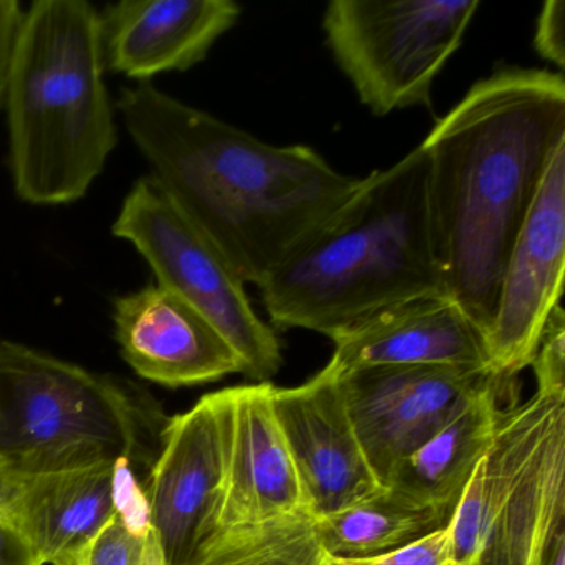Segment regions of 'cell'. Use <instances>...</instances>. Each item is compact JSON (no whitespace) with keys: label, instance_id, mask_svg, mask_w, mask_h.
<instances>
[{"label":"cell","instance_id":"6da1fadb","mask_svg":"<svg viewBox=\"0 0 565 565\" xmlns=\"http://www.w3.org/2000/svg\"><path fill=\"white\" fill-rule=\"evenodd\" d=\"M117 107L150 177L244 284L263 286L362 183L307 145L264 143L148 82Z\"/></svg>","mask_w":565,"mask_h":565},{"label":"cell","instance_id":"7a4b0ae2","mask_svg":"<svg viewBox=\"0 0 565 565\" xmlns=\"http://www.w3.org/2000/svg\"><path fill=\"white\" fill-rule=\"evenodd\" d=\"M562 145L564 75L519 67L476 82L422 143L445 294L484 340L509 254Z\"/></svg>","mask_w":565,"mask_h":565},{"label":"cell","instance_id":"3957f363","mask_svg":"<svg viewBox=\"0 0 565 565\" xmlns=\"http://www.w3.org/2000/svg\"><path fill=\"white\" fill-rule=\"evenodd\" d=\"M259 289L274 326L329 339L393 303L446 296L422 145L363 178L345 206Z\"/></svg>","mask_w":565,"mask_h":565},{"label":"cell","instance_id":"277c9868","mask_svg":"<svg viewBox=\"0 0 565 565\" xmlns=\"http://www.w3.org/2000/svg\"><path fill=\"white\" fill-rule=\"evenodd\" d=\"M98 14L87 0H38L22 18L4 108L12 183L34 206L82 200L117 147Z\"/></svg>","mask_w":565,"mask_h":565},{"label":"cell","instance_id":"5b68a950","mask_svg":"<svg viewBox=\"0 0 565 565\" xmlns=\"http://www.w3.org/2000/svg\"><path fill=\"white\" fill-rule=\"evenodd\" d=\"M448 534L449 565H542L565 534V396L501 408Z\"/></svg>","mask_w":565,"mask_h":565},{"label":"cell","instance_id":"8992f818","mask_svg":"<svg viewBox=\"0 0 565 565\" xmlns=\"http://www.w3.org/2000/svg\"><path fill=\"white\" fill-rule=\"evenodd\" d=\"M138 412L115 380L0 340V465L15 478L134 461Z\"/></svg>","mask_w":565,"mask_h":565},{"label":"cell","instance_id":"52a82bcc","mask_svg":"<svg viewBox=\"0 0 565 565\" xmlns=\"http://www.w3.org/2000/svg\"><path fill=\"white\" fill-rule=\"evenodd\" d=\"M478 0H333L322 28L337 65L376 117L428 107Z\"/></svg>","mask_w":565,"mask_h":565},{"label":"cell","instance_id":"ba28073f","mask_svg":"<svg viewBox=\"0 0 565 565\" xmlns=\"http://www.w3.org/2000/svg\"><path fill=\"white\" fill-rule=\"evenodd\" d=\"M111 231L145 257L158 286L190 303L226 339L243 375L264 383L279 372V339L254 312L246 284L150 174L134 184Z\"/></svg>","mask_w":565,"mask_h":565},{"label":"cell","instance_id":"9c48e42d","mask_svg":"<svg viewBox=\"0 0 565 565\" xmlns=\"http://www.w3.org/2000/svg\"><path fill=\"white\" fill-rule=\"evenodd\" d=\"M227 388L204 395L164 429L145 489L168 565H191L221 532L226 499Z\"/></svg>","mask_w":565,"mask_h":565},{"label":"cell","instance_id":"30bf717a","mask_svg":"<svg viewBox=\"0 0 565 565\" xmlns=\"http://www.w3.org/2000/svg\"><path fill=\"white\" fill-rule=\"evenodd\" d=\"M492 376L491 370L435 365L369 366L335 376L379 484L386 488L396 468Z\"/></svg>","mask_w":565,"mask_h":565},{"label":"cell","instance_id":"8fae6325","mask_svg":"<svg viewBox=\"0 0 565 565\" xmlns=\"http://www.w3.org/2000/svg\"><path fill=\"white\" fill-rule=\"evenodd\" d=\"M565 267V145L555 151L527 220L512 246L486 335L489 369L512 382L531 366L552 312L561 306Z\"/></svg>","mask_w":565,"mask_h":565},{"label":"cell","instance_id":"7c38bea8","mask_svg":"<svg viewBox=\"0 0 565 565\" xmlns=\"http://www.w3.org/2000/svg\"><path fill=\"white\" fill-rule=\"evenodd\" d=\"M273 409L313 519L349 508L382 486L360 446L340 390L327 372L294 388L273 386Z\"/></svg>","mask_w":565,"mask_h":565},{"label":"cell","instance_id":"4fadbf2b","mask_svg":"<svg viewBox=\"0 0 565 565\" xmlns=\"http://www.w3.org/2000/svg\"><path fill=\"white\" fill-rule=\"evenodd\" d=\"M114 322L125 362L158 385H204L243 373L226 339L190 303L158 284L115 299Z\"/></svg>","mask_w":565,"mask_h":565},{"label":"cell","instance_id":"5bb4252c","mask_svg":"<svg viewBox=\"0 0 565 565\" xmlns=\"http://www.w3.org/2000/svg\"><path fill=\"white\" fill-rule=\"evenodd\" d=\"M326 366L339 376L369 366L489 369L484 335L446 296L393 303L333 335Z\"/></svg>","mask_w":565,"mask_h":565},{"label":"cell","instance_id":"9a60e30c","mask_svg":"<svg viewBox=\"0 0 565 565\" xmlns=\"http://www.w3.org/2000/svg\"><path fill=\"white\" fill-rule=\"evenodd\" d=\"M98 15L105 71L147 84L203 62L241 8L231 0H121Z\"/></svg>","mask_w":565,"mask_h":565},{"label":"cell","instance_id":"2e32d148","mask_svg":"<svg viewBox=\"0 0 565 565\" xmlns=\"http://www.w3.org/2000/svg\"><path fill=\"white\" fill-rule=\"evenodd\" d=\"M273 383L230 395L226 499L221 531L307 512L289 449L273 409Z\"/></svg>","mask_w":565,"mask_h":565},{"label":"cell","instance_id":"e0dca14e","mask_svg":"<svg viewBox=\"0 0 565 565\" xmlns=\"http://www.w3.org/2000/svg\"><path fill=\"white\" fill-rule=\"evenodd\" d=\"M118 461L15 481L4 518L42 565H77L82 551L117 509Z\"/></svg>","mask_w":565,"mask_h":565},{"label":"cell","instance_id":"ac0fdd59","mask_svg":"<svg viewBox=\"0 0 565 565\" xmlns=\"http://www.w3.org/2000/svg\"><path fill=\"white\" fill-rule=\"evenodd\" d=\"M509 380L492 376L451 419L396 468L386 488L451 521L476 466L491 446Z\"/></svg>","mask_w":565,"mask_h":565},{"label":"cell","instance_id":"d6986e66","mask_svg":"<svg viewBox=\"0 0 565 565\" xmlns=\"http://www.w3.org/2000/svg\"><path fill=\"white\" fill-rule=\"evenodd\" d=\"M448 525L449 519L441 512L415 504L388 488L349 508L313 519L320 547L335 558L390 554Z\"/></svg>","mask_w":565,"mask_h":565},{"label":"cell","instance_id":"ffe728a7","mask_svg":"<svg viewBox=\"0 0 565 565\" xmlns=\"http://www.w3.org/2000/svg\"><path fill=\"white\" fill-rule=\"evenodd\" d=\"M309 512L224 529L191 565H326Z\"/></svg>","mask_w":565,"mask_h":565},{"label":"cell","instance_id":"44dd1931","mask_svg":"<svg viewBox=\"0 0 565 565\" xmlns=\"http://www.w3.org/2000/svg\"><path fill=\"white\" fill-rule=\"evenodd\" d=\"M77 565H168L151 524L147 492L128 459L118 461L117 509L82 551Z\"/></svg>","mask_w":565,"mask_h":565},{"label":"cell","instance_id":"7402d4cb","mask_svg":"<svg viewBox=\"0 0 565 565\" xmlns=\"http://www.w3.org/2000/svg\"><path fill=\"white\" fill-rule=\"evenodd\" d=\"M542 395L565 396V313L562 307L552 312L531 363Z\"/></svg>","mask_w":565,"mask_h":565},{"label":"cell","instance_id":"603a6c76","mask_svg":"<svg viewBox=\"0 0 565 565\" xmlns=\"http://www.w3.org/2000/svg\"><path fill=\"white\" fill-rule=\"evenodd\" d=\"M326 565H449L448 527L390 554L369 558L326 557Z\"/></svg>","mask_w":565,"mask_h":565},{"label":"cell","instance_id":"cb8c5ba5","mask_svg":"<svg viewBox=\"0 0 565 565\" xmlns=\"http://www.w3.org/2000/svg\"><path fill=\"white\" fill-rule=\"evenodd\" d=\"M534 47L544 61L565 67V2L548 0L535 22Z\"/></svg>","mask_w":565,"mask_h":565},{"label":"cell","instance_id":"d4e9b609","mask_svg":"<svg viewBox=\"0 0 565 565\" xmlns=\"http://www.w3.org/2000/svg\"><path fill=\"white\" fill-rule=\"evenodd\" d=\"M22 18L24 11L18 0H0V110L4 108L9 67L21 31Z\"/></svg>","mask_w":565,"mask_h":565},{"label":"cell","instance_id":"484cf974","mask_svg":"<svg viewBox=\"0 0 565 565\" xmlns=\"http://www.w3.org/2000/svg\"><path fill=\"white\" fill-rule=\"evenodd\" d=\"M0 565H42L24 534L4 515H0Z\"/></svg>","mask_w":565,"mask_h":565},{"label":"cell","instance_id":"4316f807","mask_svg":"<svg viewBox=\"0 0 565 565\" xmlns=\"http://www.w3.org/2000/svg\"><path fill=\"white\" fill-rule=\"evenodd\" d=\"M15 481H18V478L12 476L4 466L0 465V515H4L9 499H11L12 492H14Z\"/></svg>","mask_w":565,"mask_h":565},{"label":"cell","instance_id":"83f0119b","mask_svg":"<svg viewBox=\"0 0 565 565\" xmlns=\"http://www.w3.org/2000/svg\"><path fill=\"white\" fill-rule=\"evenodd\" d=\"M542 565H565V534L558 535Z\"/></svg>","mask_w":565,"mask_h":565}]
</instances>
